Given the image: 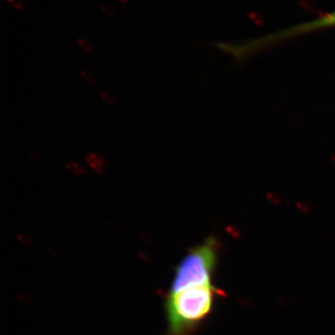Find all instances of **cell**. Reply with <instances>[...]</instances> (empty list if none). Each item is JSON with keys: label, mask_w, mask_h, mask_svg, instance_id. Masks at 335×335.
I'll return each mask as SVG.
<instances>
[{"label": "cell", "mask_w": 335, "mask_h": 335, "mask_svg": "<svg viewBox=\"0 0 335 335\" xmlns=\"http://www.w3.org/2000/svg\"><path fill=\"white\" fill-rule=\"evenodd\" d=\"M220 245L214 237L189 249L174 268L170 288L166 293H178L188 288L212 286L218 263Z\"/></svg>", "instance_id": "obj_2"}, {"label": "cell", "mask_w": 335, "mask_h": 335, "mask_svg": "<svg viewBox=\"0 0 335 335\" xmlns=\"http://www.w3.org/2000/svg\"><path fill=\"white\" fill-rule=\"evenodd\" d=\"M101 11H104V13L109 17H114L116 15L115 11L112 9L111 7L107 5H101Z\"/></svg>", "instance_id": "obj_5"}, {"label": "cell", "mask_w": 335, "mask_h": 335, "mask_svg": "<svg viewBox=\"0 0 335 335\" xmlns=\"http://www.w3.org/2000/svg\"><path fill=\"white\" fill-rule=\"evenodd\" d=\"M223 291L214 285L188 288L166 293L164 309L167 335H193L213 311L215 299Z\"/></svg>", "instance_id": "obj_1"}, {"label": "cell", "mask_w": 335, "mask_h": 335, "mask_svg": "<svg viewBox=\"0 0 335 335\" xmlns=\"http://www.w3.org/2000/svg\"><path fill=\"white\" fill-rule=\"evenodd\" d=\"M331 27H335V9L311 21L294 24L293 27H288L264 37L242 43H219L217 47L224 53L233 56L235 59L242 60L289 39Z\"/></svg>", "instance_id": "obj_3"}, {"label": "cell", "mask_w": 335, "mask_h": 335, "mask_svg": "<svg viewBox=\"0 0 335 335\" xmlns=\"http://www.w3.org/2000/svg\"><path fill=\"white\" fill-rule=\"evenodd\" d=\"M117 1H118L119 3H121V4H127L128 2V0H117Z\"/></svg>", "instance_id": "obj_6"}, {"label": "cell", "mask_w": 335, "mask_h": 335, "mask_svg": "<svg viewBox=\"0 0 335 335\" xmlns=\"http://www.w3.org/2000/svg\"><path fill=\"white\" fill-rule=\"evenodd\" d=\"M8 3L12 7L13 9H15L17 11H21L23 10V4L21 0H7Z\"/></svg>", "instance_id": "obj_4"}]
</instances>
